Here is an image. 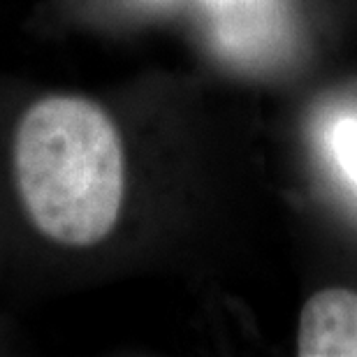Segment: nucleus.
Segmentation results:
<instances>
[{"label":"nucleus","instance_id":"nucleus-5","mask_svg":"<svg viewBox=\"0 0 357 357\" xmlns=\"http://www.w3.org/2000/svg\"><path fill=\"white\" fill-rule=\"evenodd\" d=\"M151 3H167V0H151Z\"/></svg>","mask_w":357,"mask_h":357},{"label":"nucleus","instance_id":"nucleus-4","mask_svg":"<svg viewBox=\"0 0 357 357\" xmlns=\"http://www.w3.org/2000/svg\"><path fill=\"white\" fill-rule=\"evenodd\" d=\"M334 155L341 169L353 178L357 185V119H341L334 126Z\"/></svg>","mask_w":357,"mask_h":357},{"label":"nucleus","instance_id":"nucleus-1","mask_svg":"<svg viewBox=\"0 0 357 357\" xmlns=\"http://www.w3.org/2000/svg\"><path fill=\"white\" fill-rule=\"evenodd\" d=\"M14 178L33 225L47 239L89 248L112 234L126 195L119 128L79 96H47L21 116L12 146Z\"/></svg>","mask_w":357,"mask_h":357},{"label":"nucleus","instance_id":"nucleus-3","mask_svg":"<svg viewBox=\"0 0 357 357\" xmlns=\"http://www.w3.org/2000/svg\"><path fill=\"white\" fill-rule=\"evenodd\" d=\"M297 355L357 357V292L325 288L306 299L297 330Z\"/></svg>","mask_w":357,"mask_h":357},{"label":"nucleus","instance_id":"nucleus-2","mask_svg":"<svg viewBox=\"0 0 357 357\" xmlns=\"http://www.w3.org/2000/svg\"><path fill=\"white\" fill-rule=\"evenodd\" d=\"M220 52L237 61L269 54L283 33V0H197Z\"/></svg>","mask_w":357,"mask_h":357}]
</instances>
